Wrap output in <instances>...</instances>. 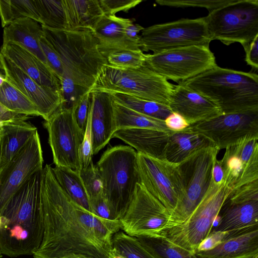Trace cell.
<instances>
[{
    "label": "cell",
    "instance_id": "obj_51",
    "mask_svg": "<svg viewBox=\"0 0 258 258\" xmlns=\"http://www.w3.org/2000/svg\"><path fill=\"white\" fill-rule=\"evenodd\" d=\"M29 116L11 112L0 104V123L13 120H27Z\"/></svg>",
    "mask_w": 258,
    "mask_h": 258
},
{
    "label": "cell",
    "instance_id": "obj_45",
    "mask_svg": "<svg viewBox=\"0 0 258 258\" xmlns=\"http://www.w3.org/2000/svg\"><path fill=\"white\" fill-rule=\"evenodd\" d=\"M91 90H89L81 97L75 110L77 124L84 133L87 125Z\"/></svg>",
    "mask_w": 258,
    "mask_h": 258
},
{
    "label": "cell",
    "instance_id": "obj_52",
    "mask_svg": "<svg viewBox=\"0 0 258 258\" xmlns=\"http://www.w3.org/2000/svg\"><path fill=\"white\" fill-rule=\"evenodd\" d=\"M110 258H123L122 256L118 254L114 249H112Z\"/></svg>",
    "mask_w": 258,
    "mask_h": 258
},
{
    "label": "cell",
    "instance_id": "obj_39",
    "mask_svg": "<svg viewBox=\"0 0 258 258\" xmlns=\"http://www.w3.org/2000/svg\"><path fill=\"white\" fill-rule=\"evenodd\" d=\"M62 102L61 107L66 109L77 105L81 97L90 89L76 84L71 79L63 77L59 80Z\"/></svg>",
    "mask_w": 258,
    "mask_h": 258
},
{
    "label": "cell",
    "instance_id": "obj_38",
    "mask_svg": "<svg viewBox=\"0 0 258 258\" xmlns=\"http://www.w3.org/2000/svg\"><path fill=\"white\" fill-rule=\"evenodd\" d=\"M146 54L141 49L122 50L111 53L106 57L109 66L119 69H136L143 66Z\"/></svg>",
    "mask_w": 258,
    "mask_h": 258
},
{
    "label": "cell",
    "instance_id": "obj_40",
    "mask_svg": "<svg viewBox=\"0 0 258 258\" xmlns=\"http://www.w3.org/2000/svg\"><path fill=\"white\" fill-rule=\"evenodd\" d=\"M89 200L103 195L102 180L96 166L91 162L80 172Z\"/></svg>",
    "mask_w": 258,
    "mask_h": 258
},
{
    "label": "cell",
    "instance_id": "obj_24",
    "mask_svg": "<svg viewBox=\"0 0 258 258\" xmlns=\"http://www.w3.org/2000/svg\"><path fill=\"white\" fill-rule=\"evenodd\" d=\"M170 132L149 129L123 128L117 130L113 138L123 141L137 152L150 157L165 159V152Z\"/></svg>",
    "mask_w": 258,
    "mask_h": 258
},
{
    "label": "cell",
    "instance_id": "obj_5",
    "mask_svg": "<svg viewBox=\"0 0 258 258\" xmlns=\"http://www.w3.org/2000/svg\"><path fill=\"white\" fill-rule=\"evenodd\" d=\"M96 166L102 183L103 196L113 220L124 215L140 183L137 166V152L128 146L108 148Z\"/></svg>",
    "mask_w": 258,
    "mask_h": 258
},
{
    "label": "cell",
    "instance_id": "obj_22",
    "mask_svg": "<svg viewBox=\"0 0 258 258\" xmlns=\"http://www.w3.org/2000/svg\"><path fill=\"white\" fill-rule=\"evenodd\" d=\"M0 52L38 84L60 92L58 78L46 64L25 48L9 42L3 44Z\"/></svg>",
    "mask_w": 258,
    "mask_h": 258
},
{
    "label": "cell",
    "instance_id": "obj_8",
    "mask_svg": "<svg viewBox=\"0 0 258 258\" xmlns=\"http://www.w3.org/2000/svg\"><path fill=\"white\" fill-rule=\"evenodd\" d=\"M204 18L211 41L244 47L258 36V0H233Z\"/></svg>",
    "mask_w": 258,
    "mask_h": 258
},
{
    "label": "cell",
    "instance_id": "obj_3",
    "mask_svg": "<svg viewBox=\"0 0 258 258\" xmlns=\"http://www.w3.org/2000/svg\"><path fill=\"white\" fill-rule=\"evenodd\" d=\"M217 106L222 114L258 111V76L217 65L179 83Z\"/></svg>",
    "mask_w": 258,
    "mask_h": 258
},
{
    "label": "cell",
    "instance_id": "obj_19",
    "mask_svg": "<svg viewBox=\"0 0 258 258\" xmlns=\"http://www.w3.org/2000/svg\"><path fill=\"white\" fill-rule=\"evenodd\" d=\"M113 102L110 93L91 92L89 114L91 120L93 155L97 154L109 143L117 130Z\"/></svg>",
    "mask_w": 258,
    "mask_h": 258
},
{
    "label": "cell",
    "instance_id": "obj_28",
    "mask_svg": "<svg viewBox=\"0 0 258 258\" xmlns=\"http://www.w3.org/2000/svg\"><path fill=\"white\" fill-rule=\"evenodd\" d=\"M210 147L216 146L210 139L189 126L182 131L171 132L165 150V159L178 164L196 151Z\"/></svg>",
    "mask_w": 258,
    "mask_h": 258
},
{
    "label": "cell",
    "instance_id": "obj_6",
    "mask_svg": "<svg viewBox=\"0 0 258 258\" xmlns=\"http://www.w3.org/2000/svg\"><path fill=\"white\" fill-rule=\"evenodd\" d=\"M233 190L226 181L217 183L212 178L207 192L188 218L181 224L163 230L159 234L195 253L200 243L211 233L221 208Z\"/></svg>",
    "mask_w": 258,
    "mask_h": 258
},
{
    "label": "cell",
    "instance_id": "obj_41",
    "mask_svg": "<svg viewBox=\"0 0 258 258\" xmlns=\"http://www.w3.org/2000/svg\"><path fill=\"white\" fill-rule=\"evenodd\" d=\"M233 0H157L156 3L162 6L175 8H204L209 12L231 3Z\"/></svg>",
    "mask_w": 258,
    "mask_h": 258
},
{
    "label": "cell",
    "instance_id": "obj_18",
    "mask_svg": "<svg viewBox=\"0 0 258 258\" xmlns=\"http://www.w3.org/2000/svg\"><path fill=\"white\" fill-rule=\"evenodd\" d=\"M0 64L6 79L35 105L45 120L60 107V92L38 84L1 52Z\"/></svg>",
    "mask_w": 258,
    "mask_h": 258
},
{
    "label": "cell",
    "instance_id": "obj_26",
    "mask_svg": "<svg viewBox=\"0 0 258 258\" xmlns=\"http://www.w3.org/2000/svg\"><path fill=\"white\" fill-rule=\"evenodd\" d=\"M37 132L25 119L0 123V169L6 165Z\"/></svg>",
    "mask_w": 258,
    "mask_h": 258
},
{
    "label": "cell",
    "instance_id": "obj_33",
    "mask_svg": "<svg viewBox=\"0 0 258 258\" xmlns=\"http://www.w3.org/2000/svg\"><path fill=\"white\" fill-rule=\"evenodd\" d=\"M0 104L18 114L40 116L35 105L6 79L0 87Z\"/></svg>",
    "mask_w": 258,
    "mask_h": 258
},
{
    "label": "cell",
    "instance_id": "obj_4",
    "mask_svg": "<svg viewBox=\"0 0 258 258\" xmlns=\"http://www.w3.org/2000/svg\"><path fill=\"white\" fill-rule=\"evenodd\" d=\"M41 27L44 37L63 64L62 77H68L77 85L92 89L104 67L108 64L98 49L92 31Z\"/></svg>",
    "mask_w": 258,
    "mask_h": 258
},
{
    "label": "cell",
    "instance_id": "obj_37",
    "mask_svg": "<svg viewBox=\"0 0 258 258\" xmlns=\"http://www.w3.org/2000/svg\"><path fill=\"white\" fill-rule=\"evenodd\" d=\"M112 247L123 258H155L137 237L131 236L123 231H118L113 235Z\"/></svg>",
    "mask_w": 258,
    "mask_h": 258
},
{
    "label": "cell",
    "instance_id": "obj_54",
    "mask_svg": "<svg viewBox=\"0 0 258 258\" xmlns=\"http://www.w3.org/2000/svg\"><path fill=\"white\" fill-rule=\"evenodd\" d=\"M2 257H3L2 254L0 252V258H2Z\"/></svg>",
    "mask_w": 258,
    "mask_h": 258
},
{
    "label": "cell",
    "instance_id": "obj_1",
    "mask_svg": "<svg viewBox=\"0 0 258 258\" xmlns=\"http://www.w3.org/2000/svg\"><path fill=\"white\" fill-rule=\"evenodd\" d=\"M41 197L44 232L34 258H110L120 220L102 218L74 202L48 164L42 170Z\"/></svg>",
    "mask_w": 258,
    "mask_h": 258
},
{
    "label": "cell",
    "instance_id": "obj_47",
    "mask_svg": "<svg viewBox=\"0 0 258 258\" xmlns=\"http://www.w3.org/2000/svg\"><path fill=\"white\" fill-rule=\"evenodd\" d=\"M231 232H211L209 236L200 243L197 251L206 250L215 247L224 240Z\"/></svg>",
    "mask_w": 258,
    "mask_h": 258
},
{
    "label": "cell",
    "instance_id": "obj_42",
    "mask_svg": "<svg viewBox=\"0 0 258 258\" xmlns=\"http://www.w3.org/2000/svg\"><path fill=\"white\" fill-rule=\"evenodd\" d=\"M40 44L47 65L59 80L64 74L63 64L59 57L43 35L40 38Z\"/></svg>",
    "mask_w": 258,
    "mask_h": 258
},
{
    "label": "cell",
    "instance_id": "obj_21",
    "mask_svg": "<svg viewBox=\"0 0 258 258\" xmlns=\"http://www.w3.org/2000/svg\"><path fill=\"white\" fill-rule=\"evenodd\" d=\"M135 19L103 15L91 30L98 42V49L106 58L111 53L122 50L141 49L128 38L125 29Z\"/></svg>",
    "mask_w": 258,
    "mask_h": 258
},
{
    "label": "cell",
    "instance_id": "obj_13",
    "mask_svg": "<svg viewBox=\"0 0 258 258\" xmlns=\"http://www.w3.org/2000/svg\"><path fill=\"white\" fill-rule=\"evenodd\" d=\"M137 166L140 183L170 213L183 194L178 164L137 152Z\"/></svg>",
    "mask_w": 258,
    "mask_h": 258
},
{
    "label": "cell",
    "instance_id": "obj_11",
    "mask_svg": "<svg viewBox=\"0 0 258 258\" xmlns=\"http://www.w3.org/2000/svg\"><path fill=\"white\" fill-rule=\"evenodd\" d=\"M163 77L178 83L215 67V57L209 47L189 46L147 54L144 64Z\"/></svg>",
    "mask_w": 258,
    "mask_h": 258
},
{
    "label": "cell",
    "instance_id": "obj_53",
    "mask_svg": "<svg viewBox=\"0 0 258 258\" xmlns=\"http://www.w3.org/2000/svg\"><path fill=\"white\" fill-rule=\"evenodd\" d=\"M6 80L5 76L0 73V87L2 86L5 81Z\"/></svg>",
    "mask_w": 258,
    "mask_h": 258
},
{
    "label": "cell",
    "instance_id": "obj_34",
    "mask_svg": "<svg viewBox=\"0 0 258 258\" xmlns=\"http://www.w3.org/2000/svg\"><path fill=\"white\" fill-rule=\"evenodd\" d=\"M116 102L147 116L164 120L172 112L168 106L127 95L111 94Z\"/></svg>",
    "mask_w": 258,
    "mask_h": 258
},
{
    "label": "cell",
    "instance_id": "obj_23",
    "mask_svg": "<svg viewBox=\"0 0 258 258\" xmlns=\"http://www.w3.org/2000/svg\"><path fill=\"white\" fill-rule=\"evenodd\" d=\"M195 254L198 258H254L258 256V225L232 231L215 247Z\"/></svg>",
    "mask_w": 258,
    "mask_h": 258
},
{
    "label": "cell",
    "instance_id": "obj_50",
    "mask_svg": "<svg viewBox=\"0 0 258 258\" xmlns=\"http://www.w3.org/2000/svg\"><path fill=\"white\" fill-rule=\"evenodd\" d=\"M144 29V28L139 24L132 23L125 28V34L128 39L139 44L140 39V35L139 34Z\"/></svg>",
    "mask_w": 258,
    "mask_h": 258
},
{
    "label": "cell",
    "instance_id": "obj_20",
    "mask_svg": "<svg viewBox=\"0 0 258 258\" xmlns=\"http://www.w3.org/2000/svg\"><path fill=\"white\" fill-rule=\"evenodd\" d=\"M168 107L172 112L183 116L190 125L222 114L210 100L180 84L174 85Z\"/></svg>",
    "mask_w": 258,
    "mask_h": 258
},
{
    "label": "cell",
    "instance_id": "obj_49",
    "mask_svg": "<svg viewBox=\"0 0 258 258\" xmlns=\"http://www.w3.org/2000/svg\"><path fill=\"white\" fill-rule=\"evenodd\" d=\"M245 52V60L252 69H258V36L248 45L243 47Z\"/></svg>",
    "mask_w": 258,
    "mask_h": 258
},
{
    "label": "cell",
    "instance_id": "obj_48",
    "mask_svg": "<svg viewBox=\"0 0 258 258\" xmlns=\"http://www.w3.org/2000/svg\"><path fill=\"white\" fill-rule=\"evenodd\" d=\"M164 122L166 127L173 132L182 131L190 125L183 116L174 112L167 117Z\"/></svg>",
    "mask_w": 258,
    "mask_h": 258
},
{
    "label": "cell",
    "instance_id": "obj_2",
    "mask_svg": "<svg viewBox=\"0 0 258 258\" xmlns=\"http://www.w3.org/2000/svg\"><path fill=\"white\" fill-rule=\"evenodd\" d=\"M42 170L28 179L0 211L2 254L11 257L32 255L41 243L44 232Z\"/></svg>",
    "mask_w": 258,
    "mask_h": 258
},
{
    "label": "cell",
    "instance_id": "obj_30",
    "mask_svg": "<svg viewBox=\"0 0 258 258\" xmlns=\"http://www.w3.org/2000/svg\"><path fill=\"white\" fill-rule=\"evenodd\" d=\"M114 120L117 130L123 128H141L170 132L164 120L140 113L131 108L113 102Z\"/></svg>",
    "mask_w": 258,
    "mask_h": 258
},
{
    "label": "cell",
    "instance_id": "obj_29",
    "mask_svg": "<svg viewBox=\"0 0 258 258\" xmlns=\"http://www.w3.org/2000/svg\"><path fill=\"white\" fill-rule=\"evenodd\" d=\"M64 29L91 30L104 14L99 0H62Z\"/></svg>",
    "mask_w": 258,
    "mask_h": 258
},
{
    "label": "cell",
    "instance_id": "obj_16",
    "mask_svg": "<svg viewBox=\"0 0 258 258\" xmlns=\"http://www.w3.org/2000/svg\"><path fill=\"white\" fill-rule=\"evenodd\" d=\"M43 163L40 139L37 132L23 148L0 169V211L28 179L42 170Z\"/></svg>",
    "mask_w": 258,
    "mask_h": 258
},
{
    "label": "cell",
    "instance_id": "obj_36",
    "mask_svg": "<svg viewBox=\"0 0 258 258\" xmlns=\"http://www.w3.org/2000/svg\"><path fill=\"white\" fill-rule=\"evenodd\" d=\"M39 23L54 29H64V15L62 0H34Z\"/></svg>",
    "mask_w": 258,
    "mask_h": 258
},
{
    "label": "cell",
    "instance_id": "obj_43",
    "mask_svg": "<svg viewBox=\"0 0 258 258\" xmlns=\"http://www.w3.org/2000/svg\"><path fill=\"white\" fill-rule=\"evenodd\" d=\"M142 2L141 0H99L104 15L108 16H114L120 11L127 12Z\"/></svg>",
    "mask_w": 258,
    "mask_h": 258
},
{
    "label": "cell",
    "instance_id": "obj_44",
    "mask_svg": "<svg viewBox=\"0 0 258 258\" xmlns=\"http://www.w3.org/2000/svg\"><path fill=\"white\" fill-rule=\"evenodd\" d=\"M80 155L82 168L87 167L92 162V135L90 117L88 113L87 125L81 147Z\"/></svg>",
    "mask_w": 258,
    "mask_h": 258
},
{
    "label": "cell",
    "instance_id": "obj_25",
    "mask_svg": "<svg viewBox=\"0 0 258 258\" xmlns=\"http://www.w3.org/2000/svg\"><path fill=\"white\" fill-rule=\"evenodd\" d=\"M220 212L213 231H234L258 225V199L231 202L227 199Z\"/></svg>",
    "mask_w": 258,
    "mask_h": 258
},
{
    "label": "cell",
    "instance_id": "obj_27",
    "mask_svg": "<svg viewBox=\"0 0 258 258\" xmlns=\"http://www.w3.org/2000/svg\"><path fill=\"white\" fill-rule=\"evenodd\" d=\"M43 35L39 23L30 18H21L4 28L3 44L9 42L17 43L47 65L40 44Z\"/></svg>",
    "mask_w": 258,
    "mask_h": 258
},
{
    "label": "cell",
    "instance_id": "obj_12",
    "mask_svg": "<svg viewBox=\"0 0 258 258\" xmlns=\"http://www.w3.org/2000/svg\"><path fill=\"white\" fill-rule=\"evenodd\" d=\"M76 106L70 109L60 106L44 124L55 166L80 172L82 169L80 150L84 133L76 120Z\"/></svg>",
    "mask_w": 258,
    "mask_h": 258
},
{
    "label": "cell",
    "instance_id": "obj_10",
    "mask_svg": "<svg viewBox=\"0 0 258 258\" xmlns=\"http://www.w3.org/2000/svg\"><path fill=\"white\" fill-rule=\"evenodd\" d=\"M210 38L204 17L181 19L144 28L139 45L142 51L156 53L189 46L209 47Z\"/></svg>",
    "mask_w": 258,
    "mask_h": 258
},
{
    "label": "cell",
    "instance_id": "obj_9",
    "mask_svg": "<svg viewBox=\"0 0 258 258\" xmlns=\"http://www.w3.org/2000/svg\"><path fill=\"white\" fill-rule=\"evenodd\" d=\"M219 151L216 147L205 148L178 164L183 194L170 213L167 229L183 223L202 199L210 184L213 168Z\"/></svg>",
    "mask_w": 258,
    "mask_h": 258
},
{
    "label": "cell",
    "instance_id": "obj_14",
    "mask_svg": "<svg viewBox=\"0 0 258 258\" xmlns=\"http://www.w3.org/2000/svg\"><path fill=\"white\" fill-rule=\"evenodd\" d=\"M169 211L141 183L137 185L126 213L119 220L121 230L138 237L160 233L168 228Z\"/></svg>",
    "mask_w": 258,
    "mask_h": 258
},
{
    "label": "cell",
    "instance_id": "obj_7",
    "mask_svg": "<svg viewBox=\"0 0 258 258\" xmlns=\"http://www.w3.org/2000/svg\"><path fill=\"white\" fill-rule=\"evenodd\" d=\"M174 85L145 64L136 69H119L108 64L91 91L119 93L168 106Z\"/></svg>",
    "mask_w": 258,
    "mask_h": 258
},
{
    "label": "cell",
    "instance_id": "obj_15",
    "mask_svg": "<svg viewBox=\"0 0 258 258\" xmlns=\"http://www.w3.org/2000/svg\"><path fill=\"white\" fill-rule=\"evenodd\" d=\"M220 150L249 136L258 137V111L221 114L189 125Z\"/></svg>",
    "mask_w": 258,
    "mask_h": 258
},
{
    "label": "cell",
    "instance_id": "obj_31",
    "mask_svg": "<svg viewBox=\"0 0 258 258\" xmlns=\"http://www.w3.org/2000/svg\"><path fill=\"white\" fill-rule=\"evenodd\" d=\"M57 183L64 192L76 203L91 212L89 199L80 172L70 168L52 167Z\"/></svg>",
    "mask_w": 258,
    "mask_h": 258
},
{
    "label": "cell",
    "instance_id": "obj_17",
    "mask_svg": "<svg viewBox=\"0 0 258 258\" xmlns=\"http://www.w3.org/2000/svg\"><path fill=\"white\" fill-rule=\"evenodd\" d=\"M258 137L243 138L226 147L219 160L224 180L233 188L258 180Z\"/></svg>",
    "mask_w": 258,
    "mask_h": 258
},
{
    "label": "cell",
    "instance_id": "obj_46",
    "mask_svg": "<svg viewBox=\"0 0 258 258\" xmlns=\"http://www.w3.org/2000/svg\"><path fill=\"white\" fill-rule=\"evenodd\" d=\"M91 212L102 218L113 220L108 205L103 195L89 200Z\"/></svg>",
    "mask_w": 258,
    "mask_h": 258
},
{
    "label": "cell",
    "instance_id": "obj_35",
    "mask_svg": "<svg viewBox=\"0 0 258 258\" xmlns=\"http://www.w3.org/2000/svg\"><path fill=\"white\" fill-rule=\"evenodd\" d=\"M0 17L3 28L21 18L39 20L34 0H0Z\"/></svg>",
    "mask_w": 258,
    "mask_h": 258
},
{
    "label": "cell",
    "instance_id": "obj_32",
    "mask_svg": "<svg viewBox=\"0 0 258 258\" xmlns=\"http://www.w3.org/2000/svg\"><path fill=\"white\" fill-rule=\"evenodd\" d=\"M137 238L155 258H198L195 253L174 244L159 233Z\"/></svg>",
    "mask_w": 258,
    "mask_h": 258
},
{
    "label": "cell",
    "instance_id": "obj_55",
    "mask_svg": "<svg viewBox=\"0 0 258 258\" xmlns=\"http://www.w3.org/2000/svg\"><path fill=\"white\" fill-rule=\"evenodd\" d=\"M254 258H258V256H256V257H255Z\"/></svg>",
    "mask_w": 258,
    "mask_h": 258
}]
</instances>
